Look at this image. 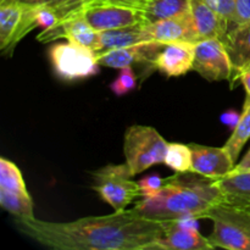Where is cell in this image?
Instances as JSON below:
<instances>
[{
  "label": "cell",
  "mask_w": 250,
  "mask_h": 250,
  "mask_svg": "<svg viewBox=\"0 0 250 250\" xmlns=\"http://www.w3.org/2000/svg\"><path fill=\"white\" fill-rule=\"evenodd\" d=\"M210 7L219 12L221 16L227 19L229 23L234 24V20H236V4L237 0H205Z\"/></svg>",
  "instance_id": "484cf974"
},
{
  "label": "cell",
  "mask_w": 250,
  "mask_h": 250,
  "mask_svg": "<svg viewBox=\"0 0 250 250\" xmlns=\"http://www.w3.org/2000/svg\"><path fill=\"white\" fill-rule=\"evenodd\" d=\"M0 205L15 217H33V200L29 193H16L0 188Z\"/></svg>",
  "instance_id": "ffe728a7"
},
{
  "label": "cell",
  "mask_w": 250,
  "mask_h": 250,
  "mask_svg": "<svg viewBox=\"0 0 250 250\" xmlns=\"http://www.w3.org/2000/svg\"><path fill=\"white\" fill-rule=\"evenodd\" d=\"M62 0H38V4H46V5H51V6H56Z\"/></svg>",
  "instance_id": "836d02e7"
},
{
  "label": "cell",
  "mask_w": 250,
  "mask_h": 250,
  "mask_svg": "<svg viewBox=\"0 0 250 250\" xmlns=\"http://www.w3.org/2000/svg\"><path fill=\"white\" fill-rule=\"evenodd\" d=\"M190 16L194 24L198 42L205 39H224L227 34L229 21L215 11L205 0L190 1Z\"/></svg>",
  "instance_id": "9a60e30c"
},
{
  "label": "cell",
  "mask_w": 250,
  "mask_h": 250,
  "mask_svg": "<svg viewBox=\"0 0 250 250\" xmlns=\"http://www.w3.org/2000/svg\"><path fill=\"white\" fill-rule=\"evenodd\" d=\"M250 139V106L243 107V111H242L241 120L237 124V126L234 127V129L232 131L231 137L229 138V141L225 143L224 148L227 153L229 154V156L232 158V160L234 163H237V159H238L239 154H241L242 149L244 148V146L247 144Z\"/></svg>",
  "instance_id": "44dd1931"
},
{
  "label": "cell",
  "mask_w": 250,
  "mask_h": 250,
  "mask_svg": "<svg viewBox=\"0 0 250 250\" xmlns=\"http://www.w3.org/2000/svg\"><path fill=\"white\" fill-rule=\"evenodd\" d=\"M193 70L211 82L232 81L233 66L222 39H205L195 44Z\"/></svg>",
  "instance_id": "ba28073f"
},
{
  "label": "cell",
  "mask_w": 250,
  "mask_h": 250,
  "mask_svg": "<svg viewBox=\"0 0 250 250\" xmlns=\"http://www.w3.org/2000/svg\"><path fill=\"white\" fill-rule=\"evenodd\" d=\"M215 185L221 192L224 202L250 210V171H231L224 177L215 178Z\"/></svg>",
  "instance_id": "e0dca14e"
},
{
  "label": "cell",
  "mask_w": 250,
  "mask_h": 250,
  "mask_svg": "<svg viewBox=\"0 0 250 250\" xmlns=\"http://www.w3.org/2000/svg\"><path fill=\"white\" fill-rule=\"evenodd\" d=\"M222 202L224 197L214 178L188 171L164 178V185L155 194L143 197L132 209L158 222L200 220L207 219L208 212Z\"/></svg>",
  "instance_id": "7a4b0ae2"
},
{
  "label": "cell",
  "mask_w": 250,
  "mask_h": 250,
  "mask_svg": "<svg viewBox=\"0 0 250 250\" xmlns=\"http://www.w3.org/2000/svg\"><path fill=\"white\" fill-rule=\"evenodd\" d=\"M15 226L41 246L55 250H154L164 222L153 221L133 209L68 222L15 217Z\"/></svg>",
  "instance_id": "6da1fadb"
},
{
  "label": "cell",
  "mask_w": 250,
  "mask_h": 250,
  "mask_svg": "<svg viewBox=\"0 0 250 250\" xmlns=\"http://www.w3.org/2000/svg\"><path fill=\"white\" fill-rule=\"evenodd\" d=\"M195 44L192 42H173L165 44L154 61V68L167 77H180L193 70Z\"/></svg>",
  "instance_id": "4fadbf2b"
},
{
  "label": "cell",
  "mask_w": 250,
  "mask_h": 250,
  "mask_svg": "<svg viewBox=\"0 0 250 250\" xmlns=\"http://www.w3.org/2000/svg\"><path fill=\"white\" fill-rule=\"evenodd\" d=\"M197 219H182L164 222V233L154 250H210L209 238L198 229Z\"/></svg>",
  "instance_id": "9c48e42d"
},
{
  "label": "cell",
  "mask_w": 250,
  "mask_h": 250,
  "mask_svg": "<svg viewBox=\"0 0 250 250\" xmlns=\"http://www.w3.org/2000/svg\"><path fill=\"white\" fill-rule=\"evenodd\" d=\"M34 9L36 5L24 2H0V50L4 55H11L17 43L38 27Z\"/></svg>",
  "instance_id": "52a82bcc"
},
{
  "label": "cell",
  "mask_w": 250,
  "mask_h": 250,
  "mask_svg": "<svg viewBox=\"0 0 250 250\" xmlns=\"http://www.w3.org/2000/svg\"><path fill=\"white\" fill-rule=\"evenodd\" d=\"M49 58L55 75L67 82L93 77L99 72L100 63L95 51L72 42L51 45Z\"/></svg>",
  "instance_id": "8992f818"
},
{
  "label": "cell",
  "mask_w": 250,
  "mask_h": 250,
  "mask_svg": "<svg viewBox=\"0 0 250 250\" xmlns=\"http://www.w3.org/2000/svg\"><path fill=\"white\" fill-rule=\"evenodd\" d=\"M238 80L242 82V84H243L244 89H246V93H247L243 107L250 106V62L247 63L242 70H239L238 72L236 73V76H234L233 80H232V83L236 82V81Z\"/></svg>",
  "instance_id": "83f0119b"
},
{
  "label": "cell",
  "mask_w": 250,
  "mask_h": 250,
  "mask_svg": "<svg viewBox=\"0 0 250 250\" xmlns=\"http://www.w3.org/2000/svg\"><path fill=\"white\" fill-rule=\"evenodd\" d=\"M164 164L176 172L190 171L192 168V150H190L189 146L182 143H168Z\"/></svg>",
  "instance_id": "603a6c76"
},
{
  "label": "cell",
  "mask_w": 250,
  "mask_h": 250,
  "mask_svg": "<svg viewBox=\"0 0 250 250\" xmlns=\"http://www.w3.org/2000/svg\"><path fill=\"white\" fill-rule=\"evenodd\" d=\"M88 23L98 32L133 24H148L138 10L117 4H94L80 9Z\"/></svg>",
  "instance_id": "30bf717a"
},
{
  "label": "cell",
  "mask_w": 250,
  "mask_h": 250,
  "mask_svg": "<svg viewBox=\"0 0 250 250\" xmlns=\"http://www.w3.org/2000/svg\"><path fill=\"white\" fill-rule=\"evenodd\" d=\"M222 42L231 59L234 77L239 70L250 62V21L234 24L233 29L227 32Z\"/></svg>",
  "instance_id": "ac0fdd59"
},
{
  "label": "cell",
  "mask_w": 250,
  "mask_h": 250,
  "mask_svg": "<svg viewBox=\"0 0 250 250\" xmlns=\"http://www.w3.org/2000/svg\"><path fill=\"white\" fill-rule=\"evenodd\" d=\"M192 150V172L209 178H220L229 175L236 166L225 148L200 146L197 143L188 144Z\"/></svg>",
  "instance_id": "7c38bea8"
},
{
  "label": "cell",
  "mask_w": 250,
  "mask_h": 250,
  "mask_svg": "<svg viewBox=\"0 0 250 250\" xmlns=\"http://www.w3.org/2000/svg\"><path fill=\"white\" fill-rule=\"evenodd\" d=\"M163 185L164 178L159 177V176L156 175L146 176V177L142 178V180L139 181V186H141L143 197H150V195H154L159 189H160Z\"/></svg>",
  "instance_id": "4316f807"
},
{
  "label": "cell",
  "mask_w": 250,
  "mask_h": 250,
  "mask_svg": "<svg viewBox=\"0 0 250 250\" xmlns=\"http://www.w3.org/2000/svg\"><path fill=\"white\" fill-rule=\"evenodd\" d=\"M168 142L154 127L133 125L125 133L124 153L131 175L137 176L151 166L164 164Z\"/></svg>",
  "instance_id": "277c9868"
},
{
  "label": "cell",
  "mask_w": 250,
  "mask_h": 250,
  "mask_svg": "<svg viewBox=\"0 0 250 250\" xmlns=\"http://www.w3.org/2000/svg\"><path fill=\"white\" fill-rule=\"evenodd\" d=\"M190 1L192 0H136L133 9L138 10L149 24L189 12Z\"/></svg>",
  "instance_id": "d6986e66"
},
{
  "label": "cell",
  "mask_w": 250,
  "mask_h": 250,
  "mask_svg": "<svg viewBox=\"0 0 250 250\" xmlns=\"http://www.w3.org/2000/svg\"><path fill=\"white\" fill-rule=\"evenodd\" d=\"M136 2V0H89L87 5H94V4H117V5H125V6L133 7V4ZM83 6V7H84Z\"/></svg>",
  "instance_id": "1f68e13d"
},
{
  "label": "cell",
  "mask_w": 250,
  "mask_h": 250,
  "mask_svg": "<svg viewBox=\"0 0 250 250\" xmlns=\"http://www.w3.org/2000/svg\"><path fill=\"white\" fill-rule=\"evenodd\" d=\"M2 1H19V2H24V4H32V5L38 4V0H0V2Z\"/></svg>",
  "instance_id": "e575fe53"
},
{
  "label": "cell",
  "mask_w": 250,
  "mask_h": 250,
  "mask_svg": "<svg viewBox=\"0 0 250 250\" xmlns=\"http://www.w3.org/2000/svg\"><path fill=\"white\" fill-rule=\"evenodd\" d=\"M92 188L115 211L126 210L129 204L143 197L139 182L132 180L127 164L106 165L90 173Z\"/></svg>",
  "instance_id": "5b68a950"
},
{
  "label": "cell",
  "mask_w": 250,
  "mask_h": 250,
  "mask_svg": "<svg viewBox=\"0 0 250 250\" xmlns=\"http://www.w3.org/2000/svg\"><path fill=\"white\" fill-rule=\"evenodd\" d=\"M250 21V0H237L234 24Z\"/></svg>",
  "instance_id": "f546056e"
},
{
  "label": "cell",
  "mask_w": 250,
  "mask_h": 250,
  "mask_svg": "<svg viewBox=\"0 0 250 250\" xmlns=\"http://www.w3.org/2000/svg\"><path fill=\"white\" fill-rule=\"evenodd\" d=\"M34 12H36L38 27H42L43 29L53 28L61 21V16L59 15L58 10L51 5L37 4Z\"/></svg>",
  "instance_id": "d4e9b609"
},
{
  "label": "cell",
  "mask_w": 250,
  "mask_h": 250,
  "mask_svg": "<svg viewBox=\"0 0 250 250\" xmlns=\"http://www.w3.org/2000/svg\"><path fill=\"white\" fill-rule=\"evenodd\" d=\"M146 42H150L146 34V24H133L121 28L107 29L99 32V44L95 49V54L98 55L112 49L136 45Z\"/></svg>",
  "instance_id": "2e32d148"
},
{
  "label": "cell",
  "mask_w": 250,
  "mask_h": 250,
  "mask_svg": "<svg viewBox=\"0 0 250 250\" xmlns=\"http://www.w3.org/2000/svg\"><path fill=\"white\" fill-rule=\"evenodd\" d=\"M0 188L10 192L29 193L20 168L5 158L0 159Z\"/></svg>",
  "instance_id": "7402d4cb"
},
{
  "label": "cell",
  "mask_w": 250,
  "mask_h": 250,
  "mask_svg": "<svg viewBox=\"0 0 250 250\" xmlns=\"http://www.w3.org/2000/svg\"><path fill=\"white\" fill-rule=\"evenodd\" d=\"M241 115L242 114H238V112L234 111V110H227L226 112L222 114L221 121L224 122L225 125H227L229 127H231L232 131H233L234 127L237 126V124H238L239 120H241Z\"/></svg>",
  "instance_id": "4dcf8cb0"
},
{
  "label": "cell",
  "mask_w": 250,
  "mask_h": 250,
  "mask_svg": "<svg viewBox=\"0 0 250 250\" xmlns=\"http://www.w3.org/2000/svg\"><path fill=\"white\" fill-rule=\"evenodd\" d=\"M137 88V76L134 73L132 66L124 67L120 71L119 76L115 78L110 84V89L112 90L115 95L122 97L126 95L127 93L132 92Z\"/></svg>",
  "instance_id": "cb8c5ba5"
},
{
  "label": "cell",
  "mask_w": 250,
  "mask_h": 250,
  "mask_svg": "<svg viewBox=\"0 0 250 250\" xmlns=\"http://www.w3.org/2000/svg\"><path fill=\"white\" fill-rule=\"evenodd\" d=\"M89 2V0H62L60 4H58L55 7L58 10L59 15L62 17H65L66 15L70 14V12L76 11V10L82 9L84 5H87Z\"/></svg>",
  "instance_id": "f1b7e54d"
},
{
  "label": "cell",
  "mask_w": 250,
  "mask_h": 250,
  "mask_svg": "<svg viewBox=\"0 0 250 250\" xmlns=\"http://www.w3.org/2000/svg\"><path fill=\"white\" fill-rule=\"evenodd\" d=\"M146 31L150 42H159L164 44L173 43V42L198 43L190 11L146 24Z\"/></svg>",
  "instance_id": "5bb4252c"
},
{
  "label": "cell",
  "mask_w": 250,
  "mask_h": 250,
  "mask_svg": "<svg viewBox=\"0 0 250 250\" xmlns=\"http://www.w3.org/2000/svg\"><path fill=\"white\" fill-rule=\"evenodd\" d=\"M165 46L159 42H146L136 45L125 46V48L112 49L105 53L98 54V61L100 66H106L111 68H124L128 66L143 63L146 66H153L156 56L161 49Z\"/></svg>",
  "instance_id": "8fae6325"
},
{
  "label": "cell",
  "mask_w": 250,
  "mask_h": 250,
  "mask_svg": "<svg viewBox=\"0 0 250 250\" xmlns=\"http://www.w3.org/2000/svg\"><path fill=\"white\" fill-rule=\"evenodd\" d=\"M212 222L208 236L214 248L250 250V210L222 202L207 215Z\"/></svg>",
  "instance_id": "3957f363"
},
{
  "label": "cell",
  "mask_w": 250,
  "mask_h": 250,
  "mask_svg": "<svg viewBox=\"0 0 250 250\" xmlns=\"http://www.w3.org/2000/svg\"><path fill=\"white\" fill-rule=\"evenodd\" d=\"M247 171H250V149L247 151V154L242 159L241 163L236 164L232 172H247Z\"/></svg>",
  "instance_id": "d6a6232c"
}]
</instances>
